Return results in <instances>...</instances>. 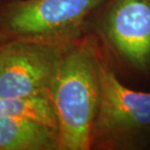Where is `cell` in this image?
<instances>
[{
    "mask_svg": "<svg viewBox=\"0 0 150 150\" xmlns=\"http://www.w3.org/2000/svg\"><path fill=\"white\" fill-rule=\"evenodd\" d=\"M49 93L58 120L59 150L90 149L100 101V62L89 42L65 48Z\"/></svg>",
    "mask_w": 150,
    "mask_h": 150,
    "instance_id": "6da1fadb",
    "label": "cell"
},
{
    "mask_svg": "<svg viewBox=\"0 0 150 150\" xmlns=\"http://www.w3.org/2000/svg\"><path fill=\"white\" fill-rule=\"evenodd\" d=\"M4 39H5V38H4V37H3V36H2V35H1V34H0V45H1V44H2V42H3V41H4Z\"/></svg>",
    "mask_w": 150,
    "mask_h": 150,
    "instance_id": "ba28073f",
    "label": "cell"
},
{
    "mask_svg": "<svg viewBox=\"0 0 150 150\" xmlns=\"http://www.w3.org/2000/svg\"><path fill=\"white\" fill-rule=\"evenodd\" d=\"M104 0H5L0 34L67 43L86 17Z\"/></svg>",
    "mask_w": 150,
    "mask_h": 150,
    "instance_id": "7a4b0ae2",
    "label": "cell"
},
{
    "mask_svg": "<svg viewBox=\"0 0 150 150\" xmlns=\"http://www.w3.org/2000/svg\"><path fill=\"white\" fill-rule=\"evenodd\" d=\"M0 117L28 118L58 130V120L49 91L28 97H0Z\"/></svg>",
    "mask_w": 150,
    "mask_h": 150,
    "instance_id": "52a82bcc",
    "label": "cell"
},
{
    "mask_svg": "<svg viewBox=\"0 0 150 150\" xmlns=\"http://www.w3.org/2000/svg\"><path fill=\"white\" fill-rule=\"evenodd\" d=\"M59 149L58 130L28 118L0 117V150Z\"/></svg>",
    "mask_w": 150,
    "mask_h": 150,
    "instance_id": "8992f818",
    "label": "cell"
},
{
    "mask_svg": "<svg viewBox=\"0 0 150 150\" xmlns=\"http://www.w3.org/2000/svg\"><path fill=\"white\" fill-rule=\"evenodd\" d=\"M104 30L113 47L134 67L150 64V0H116Z\"/></svg>",
    "mask_w": 150,
    "mask_h": 150,
    "instance_id": "5b68a950",
    "label": "cell"
},
{
    "mask_svg": "<svg viewBox=\"0 0 150 150\" xmlns=\"http://www.w3.org/2000/svg\"><path fill=\"white\" fill-rule=\"evenodd\" d=\"M150 129V93L123 85L114 71L100 62V101L92 144Z\"/></svg>",
    "mask_w": 150,
    "mask_h": 150,
    "instance_id": "277c9868",
    "label": "cell"
},
{
    "mask_svg": "<svg viewBox=\"0 0 150 150\" xmlns=\"http://www.w3.org/2000/svg\"><path fill=\"white\" fill-rule=\"evenodd\" d=\"M68 45V42L4 39L0 45V97H28L49 91Z\"/></svg>",
    "mask_w": 150,
    "mask_h": 150,
    "instance_id": "3957f363",
    "label": "cell"
}]
</instances>
